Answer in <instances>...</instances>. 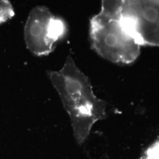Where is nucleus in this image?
Wrapping results in <instances>:
<instances>
[{
	"instance_id": "f03ea898",
	"label": "nucleus",
	"mask_w": 159,
	"mask_h": 159,
	"mask_svg": "<svg viewBox=\"0 0 159 159\" xmlns=\"http://www.w3.org/2000/svg\"><path fill=\"white\" fill-rule=\"evenodd\" d=\"M91 47L97 53L112 63H133L140 53V47L124 28L119 19L99 12L90 21Z\"/></svg>"
},
{
	"instance_id": "20e7f679",
	"label": "nucleus",
	"mask_w": 159,
	"mask_h": 159,
	"mask_svg": "<svg viewBox=\"0 0 159 159\" xmlns=\"http://www.w3.org/2000/svg\"><path fill=\"white\" fill-rule=\"evenodd\" d=\"M64 20L52 14L48 8L37 6L29 14L24 27V39L30 51L37 56H47L66 34Z\"/></svg>"
},
{
	"instance_id": "f257e3e1",
	"label": "nucleus",
	"mask_w": 159,
	"mask_h": 159,
	"mask_svg": "<svg viewBox=\"0 0 159 159\" xmlns=\"http://www.w3.org/2000/svg\"><path fill=\"white\" fill-rule=\"evenodd\" d=\"M47 73L70 117L76 142L84 143L93 125L106 118V102L95 95L90 80L71 56L60 70Z\"/></svg>"
},
{
	"instance_id": "7ed1b4c3",
	"label": "nucleus",
	"mask_w": 159,
	"mask_h": 159,
	"mask_svg": "<svg viewBox=\"0 0 159 159\" xmlns=\"http://www.w3.org/2000/svg\"><path fill=\"white\" fill-rule=\"evenodd\" d=\"M120 20L140 46L159 47V1L125 0Z\"/></svg>"
},
{
	"instance_id": "6e6552de",
	"label": "nucleus",
	"mask_w": 159,
	"mask_h": 159,
	"mask_svg": "<svg viewBox=\"0 0 159 159\" xmlns=\"http://www.w3.org/2000/svg\"><path fill=\"white\" fill-rule=\"evenodd\" d=\"M157 1H159V0H157Z\"/></svg>"
},
{
	"instance_id": "39448f33",
	"label": "nucleus",
	"mask_w": 159,
	"mask_h": 159,
	"mask_svg": "<svg viewBox=\"0 0 159 159\" xmlns=\"http://www.w3.org/2000/svg\"><path fill=\"white\" fill-rule=\"evenodd\" d=\"M125 0H102L101 12L111 18L120 19V11Z\"/></svg>"
},
{
	"instance_id": "0eeeda50",
	"label": "nucleus",
	"mask_w": 159,
	"mask_h": 159,
	"mask_svg": "<svg viewBox=\"0 0 159 159\" xmlns=\"http://www.w3.org/2000/svg\"><path fill=\"white\" fill-rule=\"evenodd\" d=\"M138 159H159V138Z\"/></svg>"
},
{
	"instance_id": "423d86ee",
	"label": "nucleus",
	"mask_w": 159,
	"mask_h": 159,
	"mask_svg": "<svg viewBox=\"0 0 159 159\" xmlns=\"http://www.w3.org/2000/svg\"><path fill=\"white\" fill-rule=\"evenodd\" d=\"M15 11L11 3L8 0H0V24L11 19Z\"/></svg>"
}]
</instances>
